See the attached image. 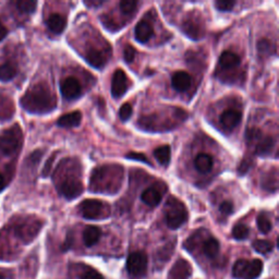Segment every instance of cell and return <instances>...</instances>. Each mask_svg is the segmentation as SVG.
<instances>
[{"instance_id":"1","label":"cell","mask_w":279,"mask_h":279,"mask_svg":"<svg viewBox=\"0 0 279 279\" xmlns=\"http://www.w3.org/2000/svg\"><path fill=\"white\" fill-rule=\"evenodd\" d=\"M188 118L187 111L181 108H171V112L165 111L142 116L138 120L140 129L149 132H165L175 129Z\"/></svg>"},{"instance_id":"2","label":"cell","mask_w":279,"mask_h":279,"mask_svg":"<svg viewBox=\"0 0 279 279\" xmlns=\"http://www.w3.org/2000/svg\"><path fill=\"white\" fill-rule=\"evenodd\" d=\"M20 103L21 106L31 114H47L56 108L57 100L46 84L40 83L29 88Z\"/></svg>"},{"instance_id":"3","label":"cell","mask_w":279,"mask_h":279,"mask_svg":"<svg viewBox=\"0 0 279 279\" xmlns=\"http://www.w3.org/2000/svg\"><path fill=\"white\" fill-rule=\"evenodd\" d=\"M120 172H123L120 165H106L94 169L90 177V190L97 193H117L120 188L111 183L109 178Z\"/></svg>"},{"instance_id":"4","label":"cell","mask_w":279,"mask_h":279,"mask_svg":"<svg viewBox=\"0 0 279 279\" xmlns=\"http://www.w3.org/2000/svg\"><path fill=\"white\" fill-rule=\"evenodd\" d=\"M166 224L170 229H178L188 221V210L182 202L170 197L165 205Z\"/></svg>"},{"instance_id":"5","label":"cell","mask_w":279,"mask_h":279,"mask_svg":"<svg viewBox=\"0 0 279 279\" xmlns=\"http://www.w3.org/2000/svg\"><path fill=\"white\" fill-rule=\"evenodd\" d=\"M263 270V262L259 259L252 261L238 260L232 268V275L237 279H256Z\"/></svg>"},{"instance_id":"6","label":"cell","mask_w":279,"mask_h":279,"mask_svg":"<svg viewBox=\"0 0 279 279\" xmlns=\"http://www.w3.org/2000/svg\"><path fill=\"white\" fill-rule=\"evenodd\" d=\"M181 31L193 41L203 39L205 34V25L203 23L202 17L197 12H190L181 24Z\"/></svg>"},{"instance_id":"7","label":"cell","mask_w":279,"mask_h":279,"mask_svg":"<svg viewBox=\"0 0 279 279\" xmlns=\"http://www.w3.org/2000/svg\"><path fill=\"white\" fill-rule=\"evenodd\" d=\"M21 140L22 133L18 126L6 130L0 137V153L4 155L13 154L21 145Z\"/></svg>"},{"instance_id":"8","label":"cell","mask_w":279,"mask_h":279,"mask_svg":"<svg viewBox=\"0 0 279 279\" xmlns=\"http://www.w3.org/2000/svg\"><path fill=\"white\" fill-rule=\"evenodd\" d=\"M108 206L105 205L100 200L95 199H87L83 201L79 205V210L81 215L85 220H101L103 217H107L108 215L105 214V210L108 212Z\"/></svg>"},{"instance_id":"9","label":"cell","mask_w":279,"mask_h":279,"mask_svg":"<svg viewBox=\"0 0 279 279\" xmlns=\"http://www.w3.org/2000/svg\"><path fill=\"white\" fill-rule=\"evenodd\" d=\"M83 189H84V187H83L82 180L75 176L67 177L61 182L58 183L59 193L67 200L77 199L82 194Z\"/></svg>"},{"instance_id":"10","label":"cell","mask_w":279,"mask_h":279,"mask_svg":"<svg viewBox=\"0 0 279 279\" xmlns=\"http://www.w3.org/2000/svg\"><path fill=\"white\" fill-rule=\"evenodd\" d=\"M147 255L144 252H133L127 260V269L133 277L143 276L147 270Z\"/></svg>"},{"instance_id":"11","label":"cell","mask_w":279,"mask_h":279,"mask_svg":"<svg viewBox=\"0 0 279 279\" xmlns=\"http://www.w3.org/2000/svg\"><path fill=\"white\" fill-rule=\"evenodd\" d=\"M129 88V79H128V75L126 72L121 69L116 70V72L112 75L111 80V95L119 99Z\"/></svg>"},{"instance_id":"12","label":"cell","mask_w":279,"mask_h":279,"mask_svg":"<svg viewBox=\"0 0 279 279\" xmlns=\"http://www.w3.org/2000/svg\"><path fill=\"white\" fill-rule=\"evenodd\" d=\"M60 90L66 100H75L81 95L80 82L74 77H68L60 83Z\"/></svg>"},{"instance_id":"13","label":"cell","mask_w":279,"mask_h":279,"mask_svg":"<svg viewBox=\"0 0 279 279\" xmlns=\"http://www.w3.org/2000/svg\"><path fill=\"white\" fill-rule=\"evenodd\" d=\"M109 58V52L106 50L97 49V48H90L86 51L85 59L86 61L96 69H102L107 65Z\"/></svg>"},{"instance_id":"14","label":"cell","mask_w":279,"mask_h":279,"mask_svg":"<svg viewBox=\"0 0 279 279\" xmlns=\"http://www.w3.org/2000/svg\"><path fill=\"white\" fill-rule=\"evenodd\" d=\"M192 275V267L190 263L180 259L178 260L168 273L167 279H188Z\"/></svg>"},{"instance_id":"15","label":"cell","mask_w":279,"mask_h":279,"mask_svg":"<svg viewBox=\"0 0 279 279\" xmlns=\"http://www.w3.org/2000/svg\"><path fill=\"white\" fill-rule=\"evenodd\" d=\"M242 119V114L237 109H228L225 110L221 116V123L226 130H232L236 128Z\"/></svg>"},{"instance_id":"16","label":"cell","mask_w":279,"mask_h":279,"mask_svg":"<svg viewBox=\"0 0 279 279\" xmlns=\"http://www.w3.org/2000/svg\"><path fill=\"white\" fill-rule=\"evenodd\" d=\"M171 84L172 87L178 92H184V90L190 88L192 84V78L185 71H177L172 74Z\"/></svg>"},{"instance_id":"17","label":"cell","mask_w":279,"mask_h":279,"mask_svg":"<svg viewBox=\"0 0 279 279\" xmlns=\"http://www.w3.org/2000/svg\"><path fill=\"white\" fill-rule=\"evenodd\" d=\"M153 35H154V28L145 20L140 21L137 24V26H135V39L142 44L147 43L150 39H152Z\"/></svg>"},{"instance_id":"18","label":"cell","mask_w":279,"mask_h":279,"mask_svg":"<svg viewBox=\"0 0 279 279\" xmlns=\"http://www.w3.org/2000/svg\"><path fill=\"white\" fill-rule=\"evenodd\" d=\"M276 140L271 135H263L260 141L255 144V154L259 156L269 155L271 150L275 147Z\"/></svg>"},{"instance_id":"19","label":"cell","mask_w":279,"mask_h":279,"mask_svg":"<svg viewBox=\"0 0 279 279\" xmlns=\"http://www.w3.org/2000/svg\"><path fill=\"white\" fill-rule=\"evenodd\" d=\"M46 24L52 33L61 34L67 26V18L60 13H52L48 17Z\"/></svg>"},{"instance_id":"20","label":"cell","mask_w":279,"mask_h":279,"mask_svg":"<svg viewBox=\"0 0 279 279\" xmlns=\"http://www.w3.org/2000/svg\"><path fill=\"white\" fill-rule=\"evenodd\" d=\"M81 121H82L81 111L75 110L60 117L57 120V125L63 128H74V127L80 126Z\"/></svg>"},{"instance_id":"21","label":"cell","mask_w":279,"mask_h":279,"mask_svg":"<svg viewBox=\"0 0 279 279\" xmlns=\"http://www.w3.org/2000/svg\"><path fill=\"white\" fill-rule=\"evenodd\" d=\"M141 200L145 203L146 205L154 207L160 204L162 201V193L156 188H147L141 194Z\"/></svg>"},{"instance_id":"22","label":"cell","mask_w":279,"mask_h":279,"mask_svg":"<svg viewBox=\"0 0 279 279\" xmlns=\"http://www.w3.org/2000/svg\"><path fill=\"white\" fill-rule=\"evenodd\" d=\"M102 236V231L96 226H87L83 231V242L86 246H93L99 242Z\"/></svg>"},{"instance_id":"23","label":"cell","mask_w":279,"mask_h":279,"mask_svg":"<svg viewBox=\"0 0 279 279\" xmlns=\"http://www.w3.org/2000/svg\"><path fill=\"white\" fill-rule=\"evenodd\" d=\"M241 59L236 54V52L226 50L220 57V65L225 68V69H232V68H236L240 65Z\"/></svg>"},{"instance_id":"24","label":"cell","mask_w":279,"mask_h":279,"mask_svg":"<svg viewBox=\"0 0 279 279\" xmlns=\"http://www.w3.org/2000/svg\"><path fill=\"white\" fill-rule=\"evenodd\" d=\"M194 166L200 172L206 173L213 167V157L207 153H200L195 157Z\"/></svg>"},{"instance_id":"25","label":"cell","mask_w":279,"mask_h":279,"mask_svg":"<svg viewBox=\"0 0 279 279\" xmlns=\"http://www.w3.org/2000/svg\"><path fill=\"white\" fill-rule=\"evenodd\" d=\"M220 249L221 244L218 242V240L210 237L207 240H205V242L203 243V252L209 259H214L220 253Z\"/></svg>"},{"instance_id":"26","label":"cell","mask_w":279,"mask_h":279,"mask_svg":"<svg viewBox=\"0 0 279 279\" xmlns=\"http://www.w3.org/2000/svg\"><path fill=\"white\" fill-rule=\"evenodd\" d=\"M154 156L157 162L163 166H167L171 158V149L169 145H162L154 150Z\"/></svg>"},{"instance_id":"27","label":"cell","mask_w":279,"mask_h":279,"mask_svg":"<svg viewBox=\"0 0 279 279\" xmlns=\"http://www.w3.org/2000/svg\"><path fill=\"white\" fill-rule=\"evenodd\" d=\"M277 170L273 169L265 173V176L262 179V185L265 190L268 191H276L277 190Z\"/></svg>"},{"instance_id":"28","label":"cell","mask_w":279,"mask_h":279,"mask_svg":"<svg viewBox=\"0 0 279 279\" xmlns=\"http://www.w3.org/2000/svg\"><path fill=\"white\" fill-rule=\"evenodd\" d=\"M17 73H18L17 67L10 63H7L0 66V81H4V82L11 81L14 77H16Z\"/></svg>"},{"instance_id":"29","label":"cell","mask_w":279,"mask_h":279,"mask_svg":"<svg viewBox=\"0 0 279 279\" xmlns=\"http://www.w3.org/2000/svg\"><path fill=\"white\" fill-rule=\"evenodd\" d=\"M263 132L260 128H249L245 132V140L249 145H254L260 141V139L263 137Z\"/></svg>"},{"instance_id":"30","label":"cell","mask_w":279,"mask_h":279,"mask_svg":"<svg viewBox=\"0 0 279 279\" xmlns=\"http://www.w3.org/2000/svg\"><path fill=\"white\" fill-rule=\"evenodd\" d=\"M252 245L254 247V250L261 254H267V253L273 251V249H274L273 242H271V241H268V240L258 239L254 241Z\"/></svg>"},{"instance_id":"31","label":"cell","mask_w":279,"mask_h":279,"mask_svg":"<svg viewBox=\"0 0 279 279\" xmlns=\"http://www.w3.org/2000/svg\"><path fill=\"white\" fill-rule=\"evenodd\" d=\"M175 246H176V241H172V242L163 246L157 253V261H160L162 263L169 261L170 256L172 255V252H173V247Z\"/></svg>"},{"instance_id":"32","label":"cell","mask_w":279,"mask_h":279,"mask_svg":"<svg viewBox=\"0 0 279 279\" xmlns=\"http://www.w3.org/2000/svg\"><path fill=\"white\" fill-rule=\"evenodd\" d=\"M256 224H258L259 230L264 235H266L271 230V222L266 214H260L258 216V220H256Z\"/></svg>"},{"instance_id":"33","label":"cell","mask_w":279,"mask_h":279,"mask_svg":"<svg viewBox=\"0 0 279 279\" xmlns=\"http://www.w3.org/2000/svg\"><path fill=\"white\" fill-rule=\"evenodd\" d=\"M249 233H250V230H249L247 226L244 224H238L232 229V236L236 240H244L249 237Z\"/></svg>"},{"instance_id":"34","label":"cell","mask_w":279,"mask_h":279,"mask_svg":"<svg viewBox=\"0 0 279 279\" xmlns=\"http://www.w3.org/2000/svg\"><path fill=\"white\" fill-rule=\"evenodd\" d=\"M17 8L24 13H33L36 10V2H32V0H20L17 2Z\"/></svg>"},{"instance_id":"35","label":"cell","mask_w":279,"mask_h":279,"mask_svg":"<svg viewBox=\"0 0 279 279\" xmlns=\"http://www.w3.org/2000/svg\"><path fill=\"white\" fill-rule=\"evenodd\" d=\"M137 6L138 2H134V0H123V2L119 4L120 10L125 14H131L134 12L135 9H137Z\"/></svg>"},{"instance_id":"36","label":"cell","mask_w":279,"mask_h":279,"mask_svg":"<svg viewBox=\"0 0 279 279\" xmlns=\"http://www.w3.org/2000/svg\"><path fill=\"white\" fill-rule=\"evenodd\" d=\"M258 50L261 55H270L273 52V44L268 40L262 39L258 42Z\"/></svg>"},{"instance_id":"37","label":"cell","mask_w":279,"mask_h":279,"mask_svg":"<svg viewBox=\"0 0 279 279\" xmlns=\"http://www.w3.org/2000/svg\"><path fill=\"white\" fill-rule=\"evenodd\" d=\"M236 2L233 0H218V2H215V7L217 10L220 11H230L233 7H235Z\"/></svg>"},{"instance_id":"38","label":"cell","mask_w":279,"mask_h":279,"mask_svg":"<svg viewBox=\"0 0 279 279\" xmlns=\"http://www.w3.org/2000/svg\"><path fill=\"white\" fill-rule=\"evenodd\" d=\"M132 111H133V108H132L131 104H129V103L123 104L121 108H120V110H119L120 119H121L122 121H127V120H129L132 115Z\"/></svg>"},{"instance_id":"39","label":"cell","mask_w":279,"mask_h":279,"mask_svg":"<svg viewBox=\"0 0 279 279\" xmlns=\"http://www.w3.org/2000/svg\"><path fill=\"white\" fill-rule=\"evenodd\" d=\"M252 166H253V160L251 157L243 158V161L240 163L239 168H238V172L240 173V176L245 175V173L252 168Z\"/></svg>"},{"instance_id":"40","label":"cell","mask_w":279,"mask_h":279,"mask_svg":"<svg viewBox=\"0 0 279 279\" xmlns=\"http://www.w3.org/2000/svg\"><path fill=\"white\" fill-rule=\"evenodd\" d=\"M135 55H137V51H135V48L133 46H131V45H128V46L125 47L123 58H125L127 64H131L135 58Z\"/></svg>"},{"instance_id":"41","label":"cell","mask_w":279,"mask_h":279,"mask_svg":"<svg viewBox=\"0 0 279 279\" xmlns=\"http://www.w3.org/2000/svg\"><path fill=\"white\" fill-rule=\"evenodd\" d=\"M101 21H102V23L109 29V31H117V29L119 28V26L116 24V22L112 20L110 17L105 16V14H103V16L101 17Z\"/></svg>"},{"instance_id":"42","label":"cell","mask_w":279,"mask_h":279,"mask_svg":"<svg viewBox=\"0 0 279 279\" xmlns=\"http://www.w3.org/2000/svg\"><path fill=\"white\" fill-rule=\"evenodd\" d=\"M126 157L129 158V160L138 161V162H141V163H144L146 165L152 166V163L149 162V160H148V158L144 154H141V153H129V154L126 155Z\"/></svg>"},{"instance_id":"43","label":"cell","mask_w":279,"mask_h":279,"mask_svg":"<svg viewBox=\"0 0 279 279\" xmlns=\"http://www.w3.org/2000/svg\"><path fill=\"white\" fill-rule=\"evenodd\" d=\"M220 210L224 215H230V214L233 213V204L231 202L226 201V202H224L221 204Z\"/></svg>"},{"instance_id":"44","label":"cell","mask_w":279,"mask_h":279,"mask_svg":"<svg viewBox=\"0 0 279 279\" xmlns=\"http://www.w3.org/2000/svg\"><path fill=\"white\" fill-rule=\"evenodd\" d=\"M82 279H104V277L94 269H88L86 273L83 275Z\"/></svg>"},{"instance_id":"45","label":"cell","mask_w":279,"mask_h":279,"mask_svg":"<svg viewBox=\"0 0 279 279\" xmlns=\"http://www.w3.org/2000/svg\"><path fill=\"white\" fill-rule=\"evenodd\" d=\"M55 155H56V154L51 155V156H50V158H49V160L47 161L46 165H45L44 170H43V177H47V176L49 175V173H50V170H51V165H52V163H54V161H55Z\"/></svg>"},{"instance_id":"46","label":"cell","mask_w":279,"mask_h":279,"mask_svg":"<svg viewBox=\"0 0 279 279\" xmlns=\"http://www.w3.org/2000/svg\"><path fill=\"white\" fill-rule=\"evenodd\" d=\"M7 35H8V29L3 23H0V42L5 40Z\"/></svg>"},{"instance_id":"47","label":"cell","mask_w":279,"mask_h":279,"mask_svg":"<svg viewBox=\"0 0 279 279\" xmlns=\"http://www.w3.org/2000/svg\"><path fill=\"white\" fill-rule=\"evenodd\" d=\"M86 6L88 7H99V6H102L104 4V2H92V0H88V2H85L84 3Z\"/></svg>"},{"instance_id":"48","label":"cell","mask_w":279,"mask_h":279,"mask_svg":"<svg viewBox=\"0 0 279 279\" xmlns=\"http://www.w3.org/2000/svg\"><path fill=\"white\" fill-rule=\"evenodd\" d=\"M6 187V180L4 178V176L0 173V191H3Z\"/></svg>"},{"instance_id":"49","label":"cell","mask_w":279,"mask_h":279,"mask_svg":"<svg viewBox=\"0 0 279 279\" xmlns=\"http://www.w3.org/2000/svg\"><path fill=\"white\" fill-rule=\"evenodd\" d=\"M0 279H5V277L3 275H0Z\"/></svg>"}]
</instances>
